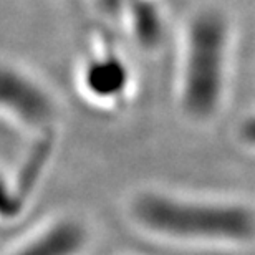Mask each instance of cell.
I'll return each mask as SVG.
<instances>
[{
    "label": "cell",
    "instance_id": "obj_3",
    "mask_svg": "<svg viewBox=\"0 0 255 255\" xmlns=\"http://www.w3.org/2000/svg\"><path fill=\"white\" fill-rule=\"evenodd\" d=\"M81 76L86 93L101 103H118L131 90L129 66L111 48L90 57Z\"/></svg>",
    "mask_w": 255,
    "mask_h": 255
},
{
    "label": "cell",
    "instance_id": "obj_4",
    "mask_svg": "<svg viewBox=\"0 0 255 255\" xmlns=\"http://www.w3.org/2000/svg\"><path fill=\"white\" fill-rule=\"evenodd\" d=\"M15 255H68L65 244L53 232H45L37 241L23 246Z\"/></svg>",
    "mask_w": 255,
    "mask_h": 255
},
{
    "label": "cell",
    "instance_id": "obj_5",
    "mask_svg": "<svg viewBox=\"0 0 255 255\" xmlns=\"http://www.w3.org/2000/svg\"><path fill=\"white\" fill-rule=\"evenodd\" d=\"M237 137L244 146L255 149V110L241 120L237 126Z\"/></svg>",
    "mask_w": 255,
    "mask_h": 255
},
{
    "label": "cell",
    "instance_id": "obj_1",
    "mask_svg": "<svg viewBox=\"0 0 255 255\" xmlns=\"http://www.w3.org/2000/svg\"><path fill=\"white\" fill-rule=\"evenodd\" d=\"M234 50V22L219 5H199L182 22L174 91L177 108L191 123H211L226 108Z\"/></svg>",
    "mask_w": 255,
    "mask_h": 255
},
{
    "label": "cell",
    "instance_id": "obj_2",
    "mask_svg": "<svg viewBox=\"0 0 255 255\" xmlns=\"http://www.w3.org/2000/svg\"><path fill=\"white\" fill-rule=\"evenodd\" d=\"M134 214L147 229L174 237L249 239L255 232V216L236 204L189 202L156 192L141 194Z\"/></svg>",
    "mask_w": 255,
    "mask_h": 255
}]
</instances>
